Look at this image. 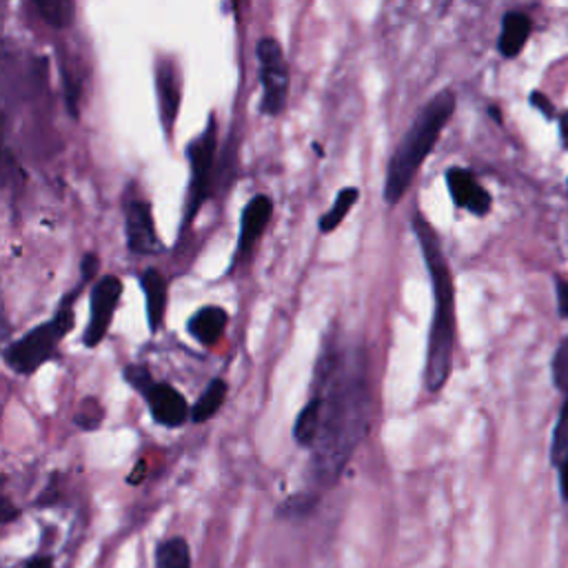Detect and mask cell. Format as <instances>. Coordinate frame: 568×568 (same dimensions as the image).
<instances>
[{
    "instance_id": "cell-7",
    "label": "cell",
    "mask_w": 568,
    "mask_h": 568,
    "mask_svg": "<svg viewBox=\"0 0 568 568\" xmlns=\"http://www.w3.org/2000/svg\"><path fill=\"white\" fill-rule=\"evenodd\" d=\"M213 154H215V123L211 119L204 134L198 141H193V145L189 149L191 189H189L187 220H191L200 211L202 202L209 196V178H211V167H213Z\"/></svg>"
},
{
    "instance_id": "cell-13",
    "label": "cell",
    "mask_w": 568,
    "mask_h": 568,
    "mask_svg": "<svg viewBox=\"0 0 568 568\" xmlns=\"http://www.w3.org/2000/svg\"><path fill=\"white\" fill-rule=\"evenodd\" d=\"M141 287L145 291V300H147V322H149V331L158 333V328L165 322V313H167V280L158 269H147L141 276Z\"/></svg>"
},
{
    "instance_id": "cell-8",
    "label": "cell",
    "mask_w": 568,
    "mask_h": 568,
    "mask_svg": "<svg viewBox=\"0 0 568 568\" xmlns=\"http://www.w3.org/2000/svg\"><path fill=\"white\" fill-rule=\"evenodd\" d=\"M147 404H149V411H152V417L160 424V426H167V428H178L182 426L187 420H191V409L185 400V396L174 389L171 385L167 382H152L147 387V391L143 393Z\"/></svg>"
},
{
    "instance_id": "cell-5",
    "label": "cell",
    "mask_w": 568,
    "mask_h": 568,
    "mask_svg": "<svg viewBox=\"0 0 568 568\" xmlns=\"http://www.w3.org/2000/svg\"><path fill=\"white\" fill-rule=\"evenodd\" d=\"M258 58L263 65V111L269 116H278L287 102V89H289V71L285 63L282 47L276 38H263L258 45Z\"/></svg>"
},
{
    "instance_id": "cell-29",
    "label": "cell",
    "mask_w": 568,
    "mask_h": 568,
    "mask_svg": "<svg viewBox=\"0 0 568 568\" xmlns=\"http://www.w3.org/2000/svg\"><path fill=\"white\" fill-rule=\"evenodd\" d=\"M561 493L568 500V458L561 463Z\"/></svg>"
},
{
    "instance_id": "cell-18",
    "label": "cell",
    "mask_w": 568,
    "mask_h": 568,
    "mask_svg": "<svg viewBox=\"0 0 568 568\" xmlns=\"http://www.w3.org/2000/svg\"><path fill=\"white\" fill-rule=\"evenodd\" d=\"M156 568H191V548L185 537H169L156 546Z\"/></svg>"
},
{
    "instance_id": "cell-28",
    "label": "cell",
    "mask_w": 568,
    "mask_h": 568,
    "mask_svg": "<svg viewBox=\"0 0 568 568\" xmlns=\"http://www.w3.org/2000/svg\"><path fill=\"white\" fill-rule=\"evenodd\" d=\"M27 568H54V559L49 555H36L27 561Z\"/></svg>"
},
{
    "instance_id": "cell-4",
    "label": "cell",
    "mask_w": 568,
    "mask_h": 568,
    "mask_svg": "<svg viewBox=\"0 0 568 568\" xmlns=\"http://www.w3.org/2000/svg\"><path fill=\"white\" fill-rule=\"evenodd\" d=\"M78 289L69 291L52 320L34 326L30 333L19 337L5 349V365L19 376H32L38 371L58 349L60 339L74 328V304L78 298Z\"/></svg>"
},
{
    "instance_id": "cell-19",
    "label": "cell",
    "mask_w": 568,
    "mask_h": 568,
    "mask_svg": "<svg viewBox=\"0 0 568 568\" xmlns=\"http://www.w3.org/2000/svg\"><path fill=\"white\" fill-rule=\"evenodd\" d=\"M358 198H360V191L356 187H349V189L339 191L335 202H333V207H331V211L324 213L322 220H320V232L322 234H331L333 230H337V226L343 224V220L347 218V213L352 211V207L358 202Z\"/></svg>"
},
{
    "instance_id": "cell-22",
    "label": "cell",
    "mask_w": 568,
    "mask_h": 568,
    "mask_svg": "<svg viewBox=\"0 0 568 568\" xmlns=\"http://www.w3.org/2000/svg\"><path fill=\"white\" fill-rule=\"evenodd\" d=\"M553 382L555 387L568 396V337L557 347L553 358Z\"/></svg>"
},
{
    "instance_id": "cell-9",
    "label": "cell",
    "mask_w": 568,
    "mask_h": 568,
    "mask_svg": "<svg viewBox=\"0 0 568 568\" xmlns=\"http://www.w3.org/2000/svg\"><path fill=\"white\" fill-rule=\"evenodd\" d=\"M127 247L138 256H154L163 252L149 202L136 200L127 207Z\"/></svg>"
},
{
    "instance_id": "cell-26",
    "label": "cell",
    "mask_w": 568,
    "mask_h": 568,
    "mask_svg": "<svg viewBox=\"0 0 568 568\" xmlns=\"http://www.w3.org/2000/svg\"><path fill=\"white\" fill-rule=\"evenodd\" d=\"M557 300H559L561 315L568 318V282L566 280H557Z\"/></svg>"
},
{
    "instance_id": "cell-15",
    "label": "cell",
    "mask_w": 568,
    "mask_h": 568,
    "mask_svg": "<svg viewBox=\"0 0 568 568\" xmlns=\"http://www.w3.org/2000/svg\"><path fill=\"white\" fill-rule=\"evenodd\" d=\"M158 96H160V104H163V116H165V125L171 127L176 113H178V102H180V91H178V78H176V69L171 67V63H163L158 65Z\"/></svg>"
},
{
    "instance_id": "cell-10",
    "label": "cell",
    "mask_w": 568,
    "mask_h": 568,
    "mask_svg": "<svg viewBox=\"0 0 568 568\" xmlns=\"http://www.w3.org/2000/svg\"><path fill=\"white\" fill-rule=\"evenodd\" d=\"M446 182H448V191L456 200L458 207L476 213V215H485L491 209V196L489 191L476 180V176L467 169H448L446 174Z\"/></svg>"
},
{
    "instance_id": "cell-2",
    "label": "cell",
    "mask_w": 568,
    "mask_h": 568,
    "mask_svg": "<svg viewBox=\"0 0 568 568\" xmlns=\"http://www.w3.org/2000/svg\"><path fill=\"white\" fill-rule=\"evenodd\" d=\"M413 230L433 282L435 311L428 333L424 385L431 393H437L444 389L453 369V349H456V289H453V276L433 226L422 215H415Z\"/></svg>"
},
{
    "instance_id": "cell-14",
    "label": "cell",
    "mask_w": 568,
    "mask_h": 568,
    "mask_svg": "<svg viewBox=\"0 0 568 568\" xmlns=\"http://www.w3.org/2000/svg\"><path fill=\"white\" fill-rule=\"evenodd\" d=\"M531 36V19L524 14H506L502 23L500 36V52L504 58H515Z\"/></svg>"
},
{
    "instance_id": "cell-6",
    "label": "cell",
    "mask_w": 568,
    "mask_h": 568,
    "mask_svg": "<svg viewBox=\"0 0 568 568\" xmlns=\"http://www.w3.org/2000/svg\"><path fill=\"white\" fill-rule=\"evenodd\" d=\"M123 296V282L116 276H104L91 291V315H89V324L85 331L82 343L87 349H96L111 322H113V313H116V307L121 302Z\"/></svg>"
},
{
    "instance_id": "cell-3",
    "label": "cell",
    "mask_w": 568,
    "mask_h": 568,
    "mask_svg": "<svg viewBox=\"0 0 568 568\" xmlns=\"http://www.w3.org/2000/svg\"><path fill=\"white\" fill-rule=\"evenodd\" d=\"M456 111V96L450 91L437 93L417 116L413 127L406 132L404 141L396 149L385 182V200L387 204H398L413 182L417 169L435 147L444 125Z\"/></svg>"
},
{
    "instance_id": "cell-16",
    "label": "cell",
    "mask_w": 568,
    "mask_h": 568,
    "mask_svg": "<svg viewBox=\"0 0 568 568\" xmlns=\"http://www.w3.org/2000/svg\"><path fill=\"white\" fill-rule=\"evenodd\" d=\"M320 417H322V404H320V398L313 393L311 400L298 413L296 424H293V437L300 446L313 448L318 431H320Z\"/></svg>"
},
{
    "instance_id": "cell-25",
    "label": "cell",
    "mask_w": 568,
    "mask_h": 568,
    "mask_svg": "<svg viewBox=\"0 0 568 568\" xmlns=\"http://www.w3.org/2000/svg\"><path fill=\"white\" fill-rule=\"evenodd\" d=\"M96 271H98V258H96V254H87L82 260V280L85 282L91 280L96 276Z\"/></svg>"
},
{
    "instance_id": "cell-21",
    "label": "cell",
    "mask_w": 568,
    "mask_h": 568,
    "mask_svg": "<svg viewBox=\"0 0 568 568\" xmlns=\"http://www.w3.org/2000/svg\"><path fill=\"white\" fill-rule=\"evenodd\" d=\"M566 458H568V396L559 411V420H557V426L553 433V446H550L553 465H561Z\"/></svg>"
},
{
    "instance_id": "cell-20",
    "label": "cell",
    "mask_w": 568,
    "mask_h": 568,
    "mask_svg": "<svg viewBox=\"0 0 568 568\" xmlns=\"http://www.w3.org/2000/svg\"><path fill=\"white\" fill-rule=\"evenodd\" d=\"M34 5L54 27H67L74 21V0H34Z\"/></svg>"
},
{
    "instance_id": "cell-23",
    "label": "cell",
    "mask_w": 568,
    "mask_h": 568,
    "mask_svg": "<svg viewBox=\"0 0 568 568\" xmlns=\"http://www.w3.org/2000/svg\"><path fill=\"white\" fill-rule=\"evenodd\" d=\"M125 380L143 396L147 391V387L154 382V376L145 365H130L125 369Z\"/></svg>"
},
{
    "instance_id": "cell-27",
    "label": "cell",
    "mask_w": 568,
    "mask_h": 568,
    "mask_svg": "<svg viewBox=\"0 0 568 568\" xmlns=\"http://www.w3.org/2000/svg\"><path fill=\"white\" fill-rule=\"evenodd\" d=\"M531 102H533V104L544 113L546 119H550V116H553V109H550V102H548V98H546V96H542V93H533V96H531Z\"/></svg>"
},
{
    "instance_id": "cell-24",
    "label": "cell",
    "mask_w": 568,
    "mask_h": 568,
    "mask_svg": "<svg viewBox=\"0 0 568 568\" xmlns=\"http://www.w3.org/2000/svg\"><path fill=\"white\" fill-rule=\"evenodd\" d=\"M315 502H318V498H307V495H298L296 500H291V502L282 504V509H280V515H285V517H291V520H298V517L307 515L309 511H313Z\"/></svg>"
},
{
    "instance_id": "cell-30",
    "label": "cell",
    "mask_w": 568,
    "mask_h": 568,
    "mask_svg": "<svg viewBox=\"0 0 568 568\" xmlns=\"http://www.w3.org/2000/svg\"><path fill=\"white\" fill-rule=\"evenodd\" d=\"M559 130H561V141H564V145L568 147V111H566V113H561V119H559Z\"/></svg>"
},
{
    "instance_id": "cell-12",
    "label": "cell",
    "mask_w": 568,
    "mask_h": 568,
    "mask_svg": "<svg viewBox=\"0 0 568 568\" xmlns=\"http://www.w3.org/2000/svg\"><path fill=\"white\" fill-rule=\"evenodd\" d=\"M226 324H230V313H226L222 307L207 304L191 315L189 333L202 347H215L224 335Z\"/></svg>"
},
{
    "instance_id": "cell-17",
    "label": "cell",
    "mask_w": 568,
    "mask_h": 568,
    "mask_svg": "<svg viewBox=\"0 0 568 568\" xmlns=\"http://www.w3.org/2000/svg\"><path fill=\"white\" fill-rule=\"evenodd\" d=\"M226 393H230V387H226L224 380H211L209 387L204 389V393L200 396V400L191 406V420L196 424H202L207 420H211L224 404Z\"/></svg>"
},
{
    "instance_id": "cell-11",
    "label": "cell",
    "mask_w": 568,
    "mask_h": 568,
    "mask_svg": "<svg viewBox=\"0 0 568 568\" xmlns=\"http://www.w3.org/2000/svg\"><path fill=\"white\" fill-rule=\"evenodd\" d=\"M274 213V202L269 196H256L243 213V224H241V243H238V258H247L260 236L265 234L267 224Z\"/></svg>"
},
{
    "instance_id": "cell-1",
    "label": "cell",
    "mask_w": 568,
    "mask_h": 568,
    "mask_svg": "<svg viewBox=\"0 0 568 568\" xmlns=\"http://www.w3.org/2000/svg\"><path fill=\"white\" fill-rule=\"evenodd\" d=\"M322 417L313 444L311 474L318 487H333L371 424V380L365 349L343 352L328 345L318 363L315 389Z\"/></svg>"
}]
</instances>
